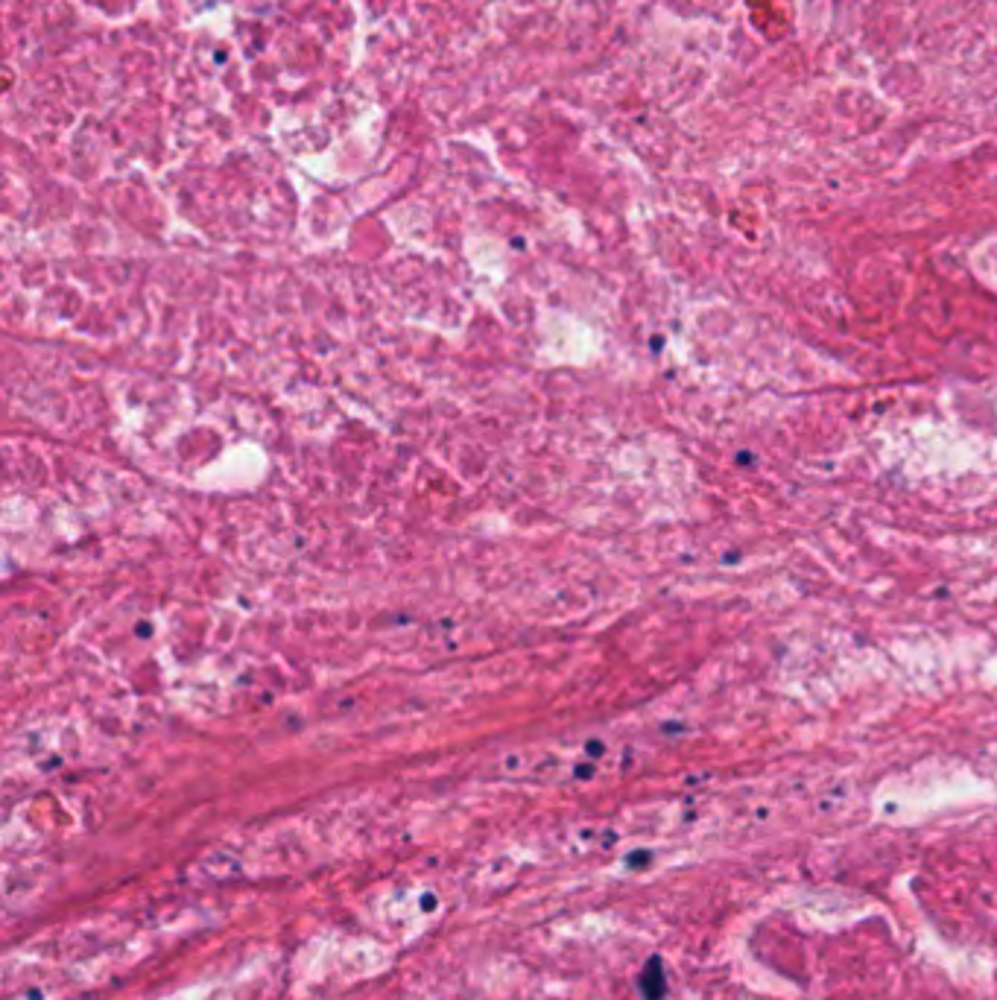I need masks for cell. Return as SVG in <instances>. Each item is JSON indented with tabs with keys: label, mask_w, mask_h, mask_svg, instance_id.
Returning a JSON list of instances; mask_svg holds the SVG:
<instances>
[{
	"label": "cell",
	"mask_w": 997,
	"mask_h": 1000,
	"mask_svg": "<svg viewBox=\"0 0 997 1000\" xmlns=\"http://www.w3.org/2000/svg\"><path fill=\"white\" fill-rule=\"evenodd\" d=\"M641 989L650 1000H661V995H664V977H661V962L658 960H652L647 965V971L641 977Z\"/></svg>",
	"instance_id": "6da1fadb"
}]
</instances>
